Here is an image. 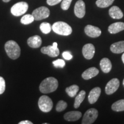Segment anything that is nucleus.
Here are the masks:
<instances>
[{
	"label": "nucleus",
	"mask_w": 124,
	"mask_h": 124,
	"mask_svg": "<svg viewBox=\"0 0 124 124\" xmlns=\"http://www.w3.org/2000/svg\"><path fill=\"white\" fill-rule=\"evenodd\" d=\"M58 81L54 77L46 78L41 82L39 86L40 92L44 94L52 93L58 87Z\"/></svg>",
	"instance_id": "obj_1"
},
{
	"label": "nucleus",
	"mask_w": 124,
	"mask_h": 124,
	"mask_svg": "<svg viewBox=\"0 0 124 124\" xmlns=\"http://www.w3.org/2000/svg\"><path fill=\"white\" fill-rule=\"evenodd\" d=\"M5 50L9 58L13 60L17 59L19 58L21 54V49L20 46L13 40H9L5 43Z\"/></svg>",
	"instance_id": "obj_2"
},
{
	"label": "nucleus",
	"mask_w": 124,
	"mask_h": 124,
	"mask_svg": "<svg viewBox=\"0 0 124 124\" xmlns=\"http://www.w3.org/2000/svg\"><path fill=\"white\" fill-rule=\"evenodd\" d=\"M52 29L55 33L63 36H69L72 32V28L63 21H58L54 23L52 26Z\"/></svg>",
	"instance_id": "obj_3"
},
{
	"label": "nucleus",
	"mask_w": 124,
	"mask_h": 124,
	"mask_svg": "<svg viewBox=\"0 0 124 124\" xmlns=\"http://www.w3.org/2000/svg\"><path fill=\"white\" fill-rule=\"evenodd\" d=\"M38 105L40 110L44 113H48L53 108V102L49 97L42 95L39 100Z\"/></svg>",
	"instance_id": "obj_4"
},
{
	"label": "nucleus",
	"mask_w": 124,
	"mask_h": 124,
	"mask_svg": "<svg viewBox=\"0 0 124 124\" xmlns=\"http://www.w3.org/2000/svg\"><path fill=\"white\" fill-rule=\"evenodd\" d=\"M98 116V111L94 108H90L86 111L82 121V124H93L97 120Z\"/></svg>",
	"instance_id": "obj_5"
},
{
	"label": "nucleus",
	"mask_w": 124,
	"mask_h": 124,
	"mask_svg": "<svg viewBox=\"0 0 124 124\" xmlns=\"http://www.w3.org/2000/svg\"><path fill=\"white\" fill-rule=\"evenodd\" d=\"M28 9V4L25 2H17L11 8L10 11L15 16H20L25 13Z\"/></svg>",
	"instance_id": "obj_6"
},
{
	"label": "nucleus",
	"mask_w": 124,
	"mask_h": 124,
	"mask_svg": "<svg viewBox=\"0 0 124 124\" xmlns=\"http://www.w3.org/2000/svg\"><path fill=\"white\" fill-rule=\"evenodd\" d=\"M32 15L35 20L39 21L48 17L50 15V11L48 8L41 7L34 10Z\"/></svg>",
	"instance_id": "obj_7"
},
{
	"label": "nucleus",
	"mask_w": 124,
	"mask_h": 124,
	"mask_svg": "<svg viewBox=\"0 0 124 124\" xmlns=\"http://www.w3.org/2000/svg\"><path fill=\"white\" fill-rule=\"evenodd\" d=\"M41 52L44 54H46L52 58L58 56L59 55L60 51L58 48V43H54L52 46H43L41 48Z\"/></svg>",
	"instance_id": "obj_8"
},
{
	"label": "nucleus",
	"mask_w": 124,
	"mask_h": 124,
	"mask_svg": "<svg viewBox=\"0 0 124 124\" xmlns=\"http://www.w3.org/2000/svg\"><path fill=\"white\" fill-rule=\"evenodd\" d=\"M120 86V80L117 78H113L107 83L105 87V92L108 95H111L117 90Z\"/></svg>",
	"instance_id": "obj_9"
},
{
	"label": "nucleus",
	"mask_w": 124,
	"mask_h": 124,
	"mask_svg": "<svg viewBox=\"0 0 124 124\" xmlns=\"http://www.w3.org/2000/svg\"><path fill=\"white\" fill-rule=\"evenodd\" d=\"M74 13L77 17L82 18L86 14V5L84 1L82 0H78L75 5Z\"/></svg>",
	"instance_id": "obj_10"
},
{
	"label": "nucleus",
	"mask_w": 124,
	"mask_h": 124,
	"mask_svg": "<svg viewBox=\"0 0 124 124\" xmlns=\"http://www.w3.org/2000/svg\"><path fill=\"white\" fill-rule=\"evenodd\" d=\"M85 32L88 36L90 38H98L101 35V30L98 27L91 25H87L85 28Z\"/></svg>",
	"instance_id": "obj_11"
},
{
	"label": "nucleus",
	"mask_w": 124,
	"mask_h": 124,
	"mask_svg": "<svg viewBox=\"0 0 124 124\" xmlns=\"http://www.w3.org/2000/svg\"><path fill=\"white\" fill-rule=\"evenodd\" d=\"M95 51V46L91 43L85 44L82 48V54L83 56L88 60L91 59L94 57Z\"/></svg>",
	"instance_id": "obj_12"
},
{
	"label": "nucleus",
	"mask_w": 124,
	"mask_h": 124,
	"mask_svg": "<svg viewBox=\"0 0 124 124\" xmlns=\"http://www.w3.org/2000/svg\"><path fill=\"white\" fill-rule=\"evenodd\" d=\"M101 93V89L99 87L94 88L90 91L89 93V97H88V100L90 104H94L98 100L99 97Z\"/></svg>",
	"instance_id": "obj_13"
},
{
	"label": "nucleus",
	"mask_w": 124,
	"mask_h": 124,
	"mask_svg": "<svg viewBox=\"0 0 124 124\" xmlns=\"http://www.w3.org/2000/svg\"><path fill=\"white\" fill-rule=\"evenodd\" d=\"M42 43V40L40 36L38 35H35L29 38L27 40V44L31 48H37L40 47Z\"/></svg>",
	"instance_id": "obj_14"
},
{
	"label": "nucleus",
	"mask_w": 124,
	"mask_h": 124,
	"mask_svg": "<svg viewBox=\"0 0 124 124\" xmlns=\"http://www.w3.org/2000/svg\"><path fill=\"white\" fill-rule=\"evenodd\" d=\"M99 74V70L95 67H90L87 69L82 74V77L85 80H89L97 76Z\"/></svg>",
	"instance_id": "obj_15"
},
{
	"label": "nucleus",
	"mask_w": 124,
	"mask_h": 124,
	"mask_svg": "<svg viewBox=\"0 0 124 124\" xmlns=\"http://www.w3.org/2000/svg\"><path fill=\"white\" fill-rule=\"evenodd\" d=\"M82 116V113L80 111H71L64 114V118L68 121H75L79 120Z\"/></svg>",
	"instance_id": "obj_16"
},
{
	"label": "nucleus",
	"mask_w": 124,
	"mask_h": 124,
	"mask_svg": "<svg viewBox=\"0 0 124 124\" xmlns=\"http://www.w3.org/2000/svg\"><path fill=\"white\" fill-rule=\"evenodd\" d=\"M124 30V23L122 22L114 23L109 25L108 31L111 34H116Z\"/></svg>",
	"instance_id": "obj_17"
},
{
	"label": "nucleus",
	"mask_w": 124,
	"mask_h": 124,
	"mask_svg": "<svg viewBox=\"0 0 124 124\" xmlns=\"http://www.w3.org/2000/svg\"><path fill=\"white\" fill-rule=\"evenodd\" d=\"M108 14L110 16L114 19H121L123 17V13L122 10L117 6H114L109 9Z\"/></svg>",
	"instance_id": "obj_18"
},
{
	"label": "nucleus",
	"mask_w": 124,
	"mask_h": 124,
	"mask_svg": "<svg viewBox=\"0 0 124 124\" xmlns=\"http://www.w3.org/2000/svg\"><path fill=\"white\" fill-rule=\"evenodd\" d=\"M100 67L103 72L108 73L112 68V64L110 60L107 58L102 59L100 62Z\"/></svg>",
	"instance_id": "obj_19"
},
{
	"label": "nucleus",
	"mask_w": 124,
	"mask_h": 124,
	"mask_svg": "<svg viewBox=\"0 0 124 124\" xmlns=\"http://www.w3.org/2000/svg\"><path fill=\"white\" fill-rule=\"evenodd\" d=\"M110 51L114 54H121L124 52V41L114 43L111 45Z\"/></svg>",
	"instance_id": "obj_20"
},
{
	"label": "nucleus",
	"mask_w": 124,
	"mask_h": 124,
	"mask_svg": "<svg viewBox=\"0 0 124 124\" xmlns=\"http://www.w3.org/2000/svg\"><path fill=\"white\" fill-rule=\"evenodd\" d=\"M85 97H86V92H85V91L82 90L81 91H80L78 95L75 98V102H74V108H78L80 106L82 102L85 100Z\"/></svg>",
	"instance_id": "obj_21"
},
{
	"label": "nucleus",
	"mask_w": 124,
	"mask_h": 124,
	"mask_svg": "<svg viewBox=\"0 0 124 124\" xmlns=\"http://www.w3.org/2000/svg\"><path fill=\"white\" fill-rule=\"evenodd\" d=\"M113 111L119 112L124 111V100H120L114 102L111 106Z\"/></svg>",
	"instance_id": "obj_22"
},
{
	"label": "nucleus",
	"mask_w": 124,
	"mask_h": 124,
	"mask_svg": "<svg viewBox=\"0 0 124 124\" xmlns=\"http://www.w3.org/2000/svg\"><path fill=\"white\" fill-rule=\"evenodd\" d=\"M79 88L77 85H74L67 87L66 89V92L70 97L73 98L77 95L79 91Z\"/></svg>",
	"instance_id": "obj_23"
},
{
	"label": "nucleus",
	"mask_w": 124,
	"mask_h": 124,
	"mask_svg": "<svg viewBox=\"0 0 124 124\" xmlns=\"http://www.w3.org/2000/svg\"><path fill=\"white\" fill-rule=\"evenodd\" d=\"M114 1V0H97L96 1V5L98 7L104 8L110 6Z\"/></svg>",
	"instance_id": "obj_24"
},
{
	"label": "nucleus",
	"mask_w": 124,
	"mask_h": 124,
	"mask_svg": "<svg viewBox=\"0 0 124 124\" xmlns=\"http://www.w3.org/2000/svg\"><path fill=\"white\" fill-rule=\"evenodd\" d=\"M34 20H35V19H34V17L32 15L28 14V15H24V16H23V17L21 19V23L24 25H28L33 23Z\"/></svg>",
	"instance_id": "obj_25"
},
{
	"label": "nucleus",
	"mask_w": 124,
	"mask_h": 124,
	"mask_svg": "<svg viewBox=\"0 0 124 124\" xmlns=\"http://www.w3.org/2000/svg\"><path fill=\"white\" fill-rule=\"evenodd\" d=\"M40 29L43 33L48 34L51 31L52 27L48 23H43L40 24Z\"/></svg>",
	"instance_id": "obj_26"
},
{
	"label": "nucleus",
	"mask_w": 124,
	"mask_h": 124,
	"mask_svg": "<svg viewBox=\"0 0 124 124\" xmlns=\"http://www.w3.org/2000/svg\"><path fill=\"white\" fill-rule=\"evenodd\" d=\"M67 107V103L64 101H60L57 103L56 106V110L58 112H61V111L64 110Z\"/></svg>",
	"instance_id": "obj_27"
},
{
	"label": "nucleus",
	"mask_w": 124,
	"mask_h": 124,
	"mask_svg": "<svg viewBox=\"0 0 124 124\" xmlns=\"http://www.w3.org/2000/svg\"><path fill=\"white\" fill-rule=\"evenodd\" d=\"M72 0H63L61 4V8L64 10H67L69 9Z\"/></svg>",
	"instance_id": "obj_28"
},
{
	"label": "nucleus",
	"mask_w": 124,
	"mask_h": 124,
	"mask_svg": "<svg viewBox=\"0 0 124 124\" xmlns=\"http://www.w3.org/2000/svg\"><path fill=\"white\" fill-rule=\"evenodd\" d=\"M54 66L55 67H61L63 68L65 66V64H66V63L62 59H58L54 60L52 62Z\"/></svg>",
	"instance_id": "obj_29"
},
{
	"label": "nucleus",
	"mask_w": 124,
	"mask_h": 124,
	"mask_svg": "<svg viewBox=\"0 0 124 124\" xmlns=\"http://www.w3.org/2000/svg\"><path fill=\"white\" fill-rule=\"evenodd\" d=\"M5 90V81L2 77H0V95Z\"/></svg>",
	"instance_id": "obj_30"
},
{
	"label": "nucleus",
	"mask_w": 124,
	"mask_h": 124,
	"mask_svg": "<svg viewBox=\"0 0 124 124\" xmlns=\"http://www.w3.org/2000/svg\"><path fill=\"white\" fill-rule=\"evenodd\" d=\"M63 57L64 58V59H65L66 60H71V59L72 58V55H71V53L69 51H65V52H63Z\"/></svg>",
	"instance_id": "obj_31"
},
{
	"label": "nucleus",
	"mask_w": 124,
	"mask_h": 124,
	"mask_svg": "<svg viewBox=\"0 0 124 124\" xmlns=\"http://www.w3.org/2000/svg\"><path fill=\"white\" fill-rule=\"evenodd\" d=\"M62 0H46V3L50 6H54L58 4Z\"/></svg>",
	"instance_id": "obj_32"
},
{
	"label": "nucleus",
	"mask_w": 124,
	"mask_h": 124,
	"mask_svg": "<svg viewBox=\"0 0 124 124\" xmlns=\"http://www.w3.org/2000/svg\"><path fill=\"white\" fill-rule=\"evenodd\" d=\"M18 124H33L32 122L28 120H25V121H22L20 122Z\"/></svg>",
	"instance_id": "obj_33"
},
{
	"label": "nucleus",
	"mask_w": 124,
	"mask_h": 124,
	"mask_svg": "<svg viewBox=\"0 0 124 124\" xmlns=\"http://www.w3.org/2000/svg\"><path fill=\"white\" fill-rule=\"evenodd\" d=\"M122 62H123L124 64V53L122 54Z\"/></svg>",
	"instance_id": "obj_34"
},
{
	"label": "nucleus",
	"mask_w": 124,
	"mask_h": 124,
	"mask_svg": "<svg viewBox=\"0 0 124 124\" xmlns=\"http://www.w3.org/2000/svg\"><path fill=\"white\" fill-rule=\"evenodd\" d=\"M2 1H4V2H8L10 1H11V0H2Z\"/></svg>",
	"instance_id": "obj_35"
},
{
	"label": "nucleus",
	"mask_w": 124,
	"mask_h": 124,
	"mask_svg": "<svg viewBox=\"0 0 124 124\" xmlns=\"http://www.w3.org/2000/svg\"><path fill=\"white\" fill-rule=\"evenodd\" d=\"M123 85H124V79L123 80Z\"/></svg>",
	"instance_id": "obj_36"
}]
</instances>
